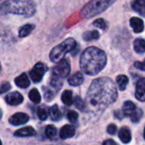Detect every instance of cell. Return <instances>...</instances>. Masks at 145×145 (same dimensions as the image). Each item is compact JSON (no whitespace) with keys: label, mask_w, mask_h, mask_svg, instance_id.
<instances>
[{"label":"cell","mask_w":145,"mask_h":145,"mask_svg":"<svg viewBox=\"0 0 145 145\" xmlns=\"http://www.w3.org/2000/svg\"><path fill=\"white\" fill-rule=\"evenodd\" d=\"M123 116H124V114L122 113V111H120V110H116L115 111V116L117 118V119H122V117H123Z\"/></svg>","instance_id":"d590c367"},{"label":"cell","mask_w":145,"mask_h":145,"mask_svg":"<svg viewBox=\"0 0 145 145\" xmlns=\"http://www.w3.org/2000/svg\"><path fill=\"white\" fill-rule=\"evenodd\" d=\"M47 70H48L47 66L44 64L39 62V63L36 64L34 65V67L31 69V71H30V76L34 82H36V83L42 81V76L46 73Z\"/></svg>","instance_id":"52a82bcc"},{"label":"cell","mask_w":145,"mask_h":145,"mask_svg":"<svg viewBox=\"0 0 145 145\" xmlns=\"http://www.w3.org/2000/svg\"><path fill=\"white\" fill-rule=\"evenodd\" d=\"M106 62V54L103 50L96 47H89L84 50L80 58V67L87 75L95 76L105 68Z\"/></svg>","instance_id":"7a4b0ae2"},{"label":"cell","mask_w":145,"mask_h":145,"mask_svg":"<svg viewBox=\"0 0 145 145\" xmlns=\"http://www.w3.org/2000/svg\"><path fill=\"white\" fill-rule=\"evenodd\" d=\"M135 109H136V105L133 102L126 101L123 105V107H122V113L124 114V116H129L133 112V110Z\"/></svg>","instance_id":"d6986e66"},{"label":"cell","mask_w":145,"mask_h":145,"mask_svg":"<svg viewBox=\"0 0 145 145\" xmlns=\"http://www.w3.org/2000/svg\"><path fill=\"white\" fill-rule=\"evenodd\" d=\"M130 25L132 26L134 32H136V33L143 32V31L144 29V25L143 20H141L140 18H138V17H133L130 20Z\"/></svg>","instance_id":"7c38bea8"},{"label":"cell","mask_w":145,"mask_h":145,"mask_svg":"<svg viewBox=\"0 0 145 145\" xmlns=\"http://www.w3.org/2000/svg\"><path fill=\"white\" fill-rule=\"evenodd\" d=\"M14 82L16 86H18L20 88H26L30 85V80L25 73H23L18 77H16V79L14 80Z\"/></svg>","instance_id":"9a60e30c"},{"label":"cell","mask_w":145,"mask_h":145,"mask_svg":"<svg viewBox=\"0 0 145 145\" xmlns=\"http://www.w3.org/2000/svg\"><path fill=\"white\" fill-rule=\"evenodd\" d=\"M84 81V77L83 75L81 72H76L74 73L71 77H69L68 79V82L70 85L73 86V87H77L82 84Z\"/></svg>","instance_id":"5bb4252c"},{"label":"cell","mask_w":145,"mask_h":145,"mask_svg":"<svg viewBox=\"0 0 145 145\" xmlns=\"http://www.w3.org/2000/svg\"><path fill=\"white\" fill-rule=\"evenodd\" d=\"M42 90L44 93V98L47 101H50L54 98V93L50 90L49 88H46V87H42Z\"/></svg>","instance_id":"f546056e"},{"label":"cell","mask_w":145,"mask_h":145,"mask_svg":"<svg viewBox=\"0 0 145 145\" xmlns=\"http://www.w3.org/2000/svg\"><path fill=\"white\" fill-rule=\"evenodd\" d=\"M2 116H3V112H2V110H1V109H0V119L2 118Z\"/></svg>","instance_id":"74e56055"},{"label":"cell","mask_w":145,"mask_h":145,"mask_svg":"<svg viewBox=\"0 0 145 145\" xmlns=\"http://www.w3.org/2000/svg\"><path fill=\"white\" fill-rule=\"evenodd\" d=\"M134 67L142 71H145V64L144 62H135L134 63Z\"/></svg>","instance_id":"e575fe53"},{"label":"cell","mask_w":145,"mask_h":145,"mask_svg":"<svg viewBox=\"0 0 145 145\" xmlns=\"http://www.w3.org/2000/svg\"><path fill=\"white\" fill-rule=\"evenodd\" d=\"M28 121H29V116L28 115H26L25 113L19 112V113L13 115L9 118L8 122L12 126H20V125L25 124Z\"/></svg>","instance_id":"ba28073f"},{"label":"cell","mask_w":145,"mask_h":145,"mask_svg":"<svg viewBox=\"0 0 145 145\" xmlns=\"http://www.w3.org/2000/svg\"><path fill=\"white\" fill-rule=\"evenodd\" d=\"M73 104L75 105V106L80 110L81 111H85L86 110V105H85V102L82 99L81 97L76 96L75 97V99H73Z\"/></svg>","instance_id":"83f0119b"},{"label":"cell","mask_w":145,"mask_h":145,"mask_svg":"<svg viewBox=\"0 0 145 145\" xmlns=\"http://www.w3.org/2000/svg\"><path fill=\"white\" fill-rule=\"evenodd\" d=\"M133 48L136 53L138 54H143L145 51V41L143 38H137L134 41Z\"/></svg>","instance_id":"7402d4cb"},{"label":"cell","mask_w":145,"mask_h":145,"mask_svg":"<svg viewBox=\"0 0 145 145\" xmlns=\"http://www.w3.org/2000/svg\"><path fill=\"white\" fill-rule=\"evenodd\" d=\"M75 127L72 125H65L61 128L59 136L61 139H68L72 138L75 135Z\"/></svg>","instance_id":"8fae6325"},{"label":"cell","mask_w":145,"mask_h":145,"mask_svg":"<svg viewBox=\"0 0 145 145\" xmlns=\"http://www.w3.org/2000/svg\"><path fill=\"white\" fill-rule=\"evenodd\" d=\"M103 144L104 145H116V143L115 141L111 140V139H109V140H106V141H105V142L103 143Z\"/></svg>","instance_id":"8d00e7d4"},{"label":"cell","mask_w":145,"mask_h":145,"mask_svg":"<svg viewBox=\"0 0 145 145\" xmlns=\"http://www.w3.org/2000/svg\"><path fill=\"white\" fill-rule=\"evenodd\" d=\"M0 72H1V65H0Z\"/></svg>","instance_id":"f35d334b"},{"label":"cell","mask_w":145,"mask_h":145,"mask_svg":"<svg viewBox=\"0 0 145 145\" xmlns=\"http://www.w3.org/2000/svg\"><path fill=\"white\" fill-rule=\"evenodd\" d=\"M2 144V142H1V140H0V145Z\"/></svg>","instance_id":"ab89813d"},{"label":"cell","mask_w":145,"mask_h":145,"mask_svg":"<svg viewBox=\"0 0 145 145\" xmlns=\"http://www.w3.org/2000/svg\"><path fill=\"white\" fill-rule=\"evenodd\" d=\"M143 115H144L143 110H142L140 108H137V107H136V109L133 110V112L129 116L131 117V121H132L133 122L137 123V122L140 121L141 118L143 117Z\"/></svg>","instance_id":"cb8c5ba5"},{"label":"cell","mask_w":145,"mask_h":145,"mask_svg":"<svg viewBox=\"0 0 145 145\" xmlns=\"http://www.w3.org/2000/svg\"><path fill=\"white\" fill-rule=\"evenodd\" d=\"M107 132L109 134L114 135L116 134V133L117 132V127L115 124H110L107 127Z\"/></svg>","instance_id":"836d02e7"},{"label":"cell","mask_w":145,"mask_h":145,"mask_svg":"<svg viewBox=\"0 0 145 145\" xmlns=\"http://www.w3.org/2000/svg\"><path fill=\"white\" fill-rule=\"evenodd\" d=\"M93 25L94 26H96V27H98V28L101 29V30H104V31H105V30H106V29H107V27H108V24H107V22H106L104 19H102V18L95 20L93 21Z\"/></svg>","instance_id":"f1b7e54d"},{"label":"cell","mask_w":145,"mask_h":145,"mask_svg":"<svg viewBox=\"0 0 145 145\" xmlns=\"http://www.w3.org/2000/svg\"><path fill=\"white\" fill-rule=\"evenodd\" d=\"M5 100H6V102L9 105L14 106V105H20L23 102L24 99H23V96L20 93H18V92H12V93H8L6 96Z\"/></svg>","instance_id":"9c48e42d"},{"label":"cell","mask_w":145,"mask_h":145,"mask_svg":"<svg viewBox=\"0 0 145 145\" xmlns=\"http://www.w3.org/2000/svg\"><path fill=\"white\" fill-rule=\"evenodd\" d=\"M71 72V66L66 59H61L59 61L58 65H56L52 69V76H54L60 80H65V77L69 76Z\"/></svg>","instance_id":"8992f818"},{"label":"cell","mask_w":145,"mask_h":145,"mask_svg":"<svg viewBox=\"0 0 145 145\" xmlns=\"http://www.w3.org/2000/svg\"><path fill=\"white\" fill-rule=\"evenodd\" d=\"M67 118H68V120H69L71 122L74 123V122H76V121H77V119H78V114H77L76 111L71 110V111H69V112L67 113Z\"/></svg>","instance_id":"1f68e13d"},{"label":"cell","mask_w":145,"mask_h":145,"mask_svg":"<svg viewBox=\"0 0 145 145\" xmlns=\"http://www.w3.org/2000/svg\"><path fill=\"white\" fill-rule=\"evenodd\" d=\"M45 134L47 136L48 138L53 140L55 138L56 135H57V129L55 127L52 126V125H49L46 127L45 129Z\"/></svg>","instance_id":"4316f807"},{"label":"cell","mask_w":145,"mask_h":145,"mask_svg":"<svg viewBox=\"0 0 145 145\" xmlns=\"http://www.w3.org/2000/svg\"><path fill=\"white\" fill-rule=\"evenodd\" d=\"M35 12L36 6L31 0H8L0 6V14H15L31 17Z\"/></svg>","instance_id":"3957f363"},{"label":"cell","mask_w":145,"mask_h":145,"mask_svg":"<svg viewBox=\"0 0 145 145\" xmlns=\"http://www.w3.org/2000/svg\"><path fill=\"white\" fill-rule=\"evenodd\" d=\"M34 27H35L34 25H31V24H26V25L21 26L19 30V37H27L30 33H31Z\"/></svg>","instance_id":"ffe728a7"},{"label":"cell","mask_w":145,"mask_h":145,"mask_svg":"<svg viewBox=\"0 0 145 145\" xmlns=\"http://www.w3.org/2000/svg\"><path fill=\"white\" fill-rule=\"evenodd\" d=\"M144 86H145V79L144 77H141L137 85H136V92L135 96L136 99H138L141 102H144L145 100V93H144Z\"/></svg>","instance_id":"30bf717a"},{"label":"cell","mask_w":145,"mask_h":145,"mask_svg":"<svg viewBox=\"0 0 145 145\" xmlns=\"http://www.w3.org/2000/svg\"><path fill=\"white\" fill-rule=\"evenodd\" d=\"M76 42L75 39L71 37L65 39L64 42H62L60 44L57 45L52 49L49 54L50 60L54 63L59 62L65 56L66 54L72 52L76 48Z\"/></svg>","instance_id":"5b68a950"},{"label":"cell","mask_w":145,"mask_h":145,"mask_svg":"<svg viewBox=\"0 0 145 145\" xmlns=\"http://www.w3.org/2000/svg\"><path fill=\"white\" fill-rule=\"evenodd\" d=\"M128 82H129L128 77L125 75H120L116 77V82L121 91H124L127 88Z\"/></svg>","instance_id":"603a6c76"},{"label":"cell","mask_w":145,"mask_h":145,"mask_svg":"<svg viewBox=\"0 0 145 145\" xmlns=\"http://www.w3.org/2000/svg\"><path fill=\"white\" fill-rule=\"evenodd\" d=\"M99 33L96 30L88 31L83 34V39L85 41H93V40L99 39Z\"/></svg>","instance_id":"d4e9b609"},{"label":"cell","mask_w":145,"mask_h":145,"mask_svg":"<svg viewBox=\"0 0 145 145\" xmlns=\"http://www.w3.org/2000/svg\"><path fill=\"white\" fill-rule=\"evenodd\" d=\"M29 99L35 104H39L41 102V95L37 89L33 88L29 93Z\"/></svg>","instance_id":"484cf974"},{"label":"cell","mask_w":145,"mask_h":145,"mask_svg":"<svg viewBox=\"0 0 145 145\" xmlns=\"http://www.w3.org/2000/svg\"><path fill=\"white\" fill-rule=\"evenodd\" d=\"M133 8L140 15H145V1L144 0H134L132 3Z\"/></svg>","instance_id":"e0dca14e"},{"label":"cell","mask_w":145,"mask_h":145,"mask_svg":"<svg viewBox=\"0 0 145 145\" xmlns=\"http://www.w3.org/2000/svg\"><path fill=\"white\" fill-rule=\"evenodd\" d=\"M61 101L70 106L73 104V96H72V92L70 91V90H65L63 92L62 95H61Z\"/></svg>","instance_id":"44dd1931"},{"label":"cell","mask_w":145,"mask_h":145,"mask_svg":"<svg viewBox=\"0 0 145 145\" xmlns=\"http://www.w3.org/2000/svg\"><path fill=\"white\" fill-rule=\"evenodd\" d=\"M11 88V85L9 82H4L3 83H2V85L0 86V94L4 93L6 92H8L9 89Z\"/></svg>","instance_id":"d6a6232c"},{"label":"cell","mask_w":145,"mask_h":145,"mask_svg":"<svg viewBox=\"0 0 145 145\" xmlns=\"http://www.w3.org/2000/svg\"><path fill=\"white\" fill-rule=\"evenodd\" d=\"M37 116L38 118L41 120V121H45L47 120L48 116V111L46 110L45 108L43 107H40L37 109Z\"/></svg>","instance_id":"4dcf8cb0"},{"label":"cell","mask_w":145,"mask_h":145,"mask_svg":"<svg viewBox=\"0 0 145 145\" xmlns=\"http://www.w3.org/2000/svg\"><path fill=\"white\" fill-rule=\"evenodd\" d=\"M49 115H50V118L54 121H60L62 118V113L59 110V107L57 105H53L50 109H49Z\"/></svg>","instance_id":"ac0fdd59"},{"label":"cell","mask_w":145,"mask_h":145,"mask_svg":"<svg viewBox=\"0 0 145 145\" xmlns=\"http://www.w3.org/2000/svg\"><path fill=\"white\" fill-rule=\"evenodd\" d=\"M116 1V0H91L82 8L80 15L84 19L96 16L105 11Z\"/></svg>","instance_id":"277c9868"},{"label":"cell","mask_w":145,"mask_h":145,"mask_svg":"<svg viewBox=\"0 0 145 145\" xmlns=\"http://www.w3.org/2000/svg\"><path fill=\"white\" fill-rule=\"evenodd\" d=\"M119 138L121 139V141L123 144H128L131 142L132 139V135L130 133V130L127 127H121L119 131Z\"/></svg>","instance_id":"2e32d148"},{"label":"cell","mask_w":145,"mask_h":145,"mask_svg":"<svg viewBox=\"0 0 145 145\" xmlns=\"http://www.w3.org/2000/svg\"><path fill=\"white\" fill-rule=\"evenodd\" d=\"M117 99V90L114 82L108 77L95 79L89 87L86 96V110L98 116Z\"/></svg>","instance_id":"6da1fadb"},{"label":"cell","mask_w":145,"mask_h":145,"mask_svg":"<svg viewBox=\"0 0 145 145\" xmlns=\"http://www.w3.org/2000/svg\"><path fill=\"white\" fill-rule=\"evenodd\" d=\"M14 135L15 137H19V138H21V137H32V136L36 135V131L31 127H25L24 128L17 130L14 133Z\"/></svg>","instance_id":"4fadbf2b"}]
</instances>
